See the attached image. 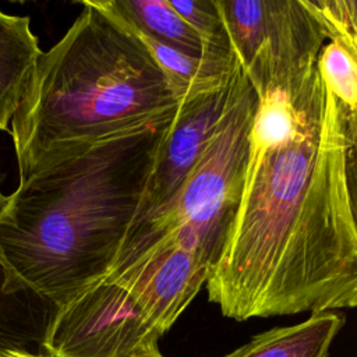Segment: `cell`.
<instances>
[{"label": "cell", "mask_w": 357, "mask_h": 357, "mask_svg": "<svg viewBox=\"0 0 357 357\" xmlns=\"http://www.w3.org/2000/svg\"><path fill=\"white\" fill-rule=\"evenodd\" d=\"M40 54L31 18L0 10V131H10Z\"/></svg>", "instance_id": "10"}, {"label": "cell", "mask_w": 357, "mask_h": 357, "mask_svg": "<svg viewBox=\"0 0 357 357\" xmlns=\"http://www.w3.org/2000/svg\"><path fill=\"white\" fill-rule=\"evenodd\" d=\"M7 204H8V195H6V194L3 192L1 185H0V215H1V213H3V211L6 209Z\"/></svg>", "instance_id": "16"}, {"label": "cell", "mask_w": 357, "mask_h": 357, "mask_svg": "<svg viewBox=\"0 0 357 357\" xmlns=\"http://www.w3.org/2000/svg\"><path fill=\"white\" fill-rule=\"evenodd\" d=\"M344 177L349 206L354 226L357 229V145H353L346 151Z\"/></svg>", "instance_id": "14"}, {"label": "cell", "mask_w": 357, "mask_h": 357, "mask_svg": "<svg viewBox=\"0 0 357 357\" xmlns=\"http://www.w3.org/2000/svg\"><path fill=\"white\" fill-rule=\"evenodd\" d=\"M255 107L257 93L234 56L226 103L201 156L167 202L131 223L110 273L165 245L213 266L240 204Z\"/></svg>", "instance_id": "4"}, {"label": "cell", "mask_w": 357, "mask_h": 357, "mask_svg": "<svg viewBox=\"0 0 357 357\" xmlns=\"http://www.w3.org/2000/svg\"><path fill=\"white\" fill-rule=\"evenodd\" d=\"M138 357H165V356H162V353L159 351V349H156V350L148 351V353H145V354H141V356H138Z\"/></svg>", "instance_id": "17"}, {"label": "cell", "mask_w": 357, "mask_h": 357, "mask_svg": "<svg viewBox=\"0 0 357 357\" xmlns=\"http://www.w3.org/2000/svg\"><path fill=\"white\" fill-rule=\"evenodd\" d=\"M209 271L201 257L165 245L106 278L128 293L148 324L163 336L206 283Z\"/></svg>", "instance_id": "7"}, {"label": "cell", "mask_w": 357, "mask_h": 357, "mask_svg": "<svg viewBox=\"0 0 357 357\" xmlns=\"http://www.w3.org/2000/svg\"><path fill=\"white\" fill-rule=\"evenodd\" d=\"M160 337L128 293L105 278L56 311L43 351L52 357H138L156 350Z\"/></svg>", "instance_id": "6"}, {"label": "cell", "mask_w": 357, "mask_h": 357, "mask_svg": "<svg viewBox=\"0 0 357 357\" xmlns=\"http://www.w3.org/2000/svg\"><path fill=\"white\" fill-rule=\"evenodd\" d=\"M254 89L317 63L325 33L303 0H215Z\"/></svg>", "instance_id": "5"}, {"label": "cell", "mask_w": 357, "mask_h": 357, "mask_svg": "<svg viewBox=\"0 0 357 357\" xmlns=\"http://www.w3.org/2000/svg\"><path fill=\"white\" fill-rule=\"evenodd\" d=\"M177 14L197 32L212 56L231 54V45L215 0H169Z\"/></svg>", "instance_id": "13"}, {"label": "cell", "mask_w": 357, "mask_h": 357, "mask_svg": "<svg viewBox=\"0 0 357 357\" xmlns=\"http://www.w3.org/2000/svg\"><path fill=\"white\" fill-rule=\"evenodd\" d=\"M135 31L190 56H205L197 32L177 14L169 0H100ZM212 56V54H209Z\"/></svg>", "instance_id": "12"}, {"label": "cell", "mask_w": 357, "mask_h": 357, "mask_svg": "<svg viewBox=\"0 0 357 357\" xmlns=\"http://www.w3.org/2000/svg\"><path fill=\"white\" fill-rule=\"evenodd\" d=\"M254 91L240 204L208 298L236 321L357 307V229L336 100L318 63Z\"/></svg>", "instance_id": "1"}, {"label": "cell", "mask_w": 357, "mask_h": 357, "mask_svg": "<svg viewBox=\"0 0 357 357\" xmlns=\"http://www.w3.org/2000/svg\"><path fill=\"white\" fill-rule=\"evenodd\" d=\"M344 324L336 312L312 314L308 319L255 335L223 357H329L332 340Z\"/></svg>", "instance_id": "11"}, {"label": "cell", "mask_w": 357, "mask_h": 357, "mask_svg": "<svg viewBox=\"0 0 357 357\" xmlns=\"http://www.w3.org/2000/svg\"><path fill=\"white\" fill-rule=\"evenodd\" d=\"M59 307L21 284L0 262V354L45 353L47 329Z\"/></svg>", "instance_id": "9"}, {"label": "cell", "mask_w": 357, "mask_h": 357, "mask_svg": "<svg viewBox=\"0 0 357 357\" xmlns=\"http://www.w3.org/2000/svg\"><path fill=\"white\" fill-rule=\"evenodd\" d=\"M0 357H52L47 353H33V351H7L0 354Z\"/></svg>", "instance_id": "15"}, {"label": "cell", "mask_w": 357, "mask_h": 357, "mask_svg": "<svg viewBox=\"0 0 357 357\" xmlns=\"http://www.w3.org/2000/svg\"><path fill=\"white\" fill-rule=\"evenodd\" d=\"M38 59L11 120L20 180L178 106L137 33L100 0Z\"/></svg>", "instance_id": "3"}, {"label": "cell", "mask_w": 357, "mask_h": 357, "mask_svg": "<svg viewBox=\"0 0 357 357\" xmlns=\"http://www.w3.org/2000/svg\"><path fill=\"white\" fill-rule=\"evenodd\" d=\"M227 89L229 82L223 88L180 102L158 152L134 220L162 206L176 194L218 124Z\"/></svg>", "instance_id": "8"}, {"label": "cell", "mask_w": 357, "mask_h": 357, "mask_svg": "<svg viewBox=\"0 0 357 357\" xmlns=\"http://www.w3.org/2000/svg\"><path fill=\"white\" fill-rule=\"evenodd\" d=\"M177 107L20 180L0 215L11 276L60 308L110 273Z\"/></svg>", "instance_id": "2"}]
</instances>
